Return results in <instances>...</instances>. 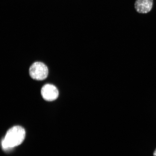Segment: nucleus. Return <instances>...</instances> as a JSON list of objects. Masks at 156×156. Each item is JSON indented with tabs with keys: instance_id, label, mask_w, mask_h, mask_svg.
Listing matches in <instances>:
<instances>
[{
	"instance_id": "obj_1",
	"label": "nucleus",
	"mask_w": 156,
	"mask_h": 156,
	"mask_svg": "<svg viewBox=\"0 0 156 156\" xmlns=\"http://www.w3.org/2000/svg\"><path fill=\"white\" fill-rule=\"evenodd\" d=\"M25 131L20 126H16L10 129L2 142L3 149L9 150L20 145L24 141Z\"/></svg>"
},
{
	"instance_id": "obj_2",
	"label": "nucleus",
	"mask_w": 156,
	"mask_h": 156,
	"mask_svg": "<svg viewBox=\"0 0 156 156\" xmlns=\"http://www.w3.org/2000/svg\"><path fill=\"white\" fill-rule=\"evenodd\" d=\"M31 77L36 80L42 81L47 77L48 68L45 64L41 62H36L30 66L29 70Z\"/></svg>"
},
{
	"instance_id": "obj_3",
	"label": "nucleus",
	"mask_w": 156,
	"mask_h": 156,
	"mask_svg": "<svg viewBox=\"0 0 156 156\" xmlns=\"http://www.w3.org/2000/svg\"><path fill=\"white\" fill-rule=\"evenodd\" d=\"M41 93L44 100L48 101L56 100L58 95V91L57 88L54 85L50 84H47L42 87Z\"/></svg>"
},
{
	"instance_id": "obj_4",
	"label": "nucleus",
	"mask_w": 156,
	"mask_h": 156,
	"mask_svg": "<svg viewBox=\"0 0 156 156\" xmlns=\"http://www.w3.org/2000/svg\"><path fill=\"white\" fill-rule=\"evenodd\" d=\"M153 0H136L134 8L137 12L147 13L153 8Z\"/></svg>"
},
{
	"instance_id": "obj_5",
	"label": "nucleus",
	"mask_w": 156,
	"mask_h": 156,
	"mask_svg": "<svg viewBox=\"0 0 156 156\" xmlns=\"http://www.w3.org/2000/svg\"><path fill=\"white\" fill-rule=\"evenodd\" d=\"M153 156H156V149H155L154 151V152Z\"/></svg>"
}]
</instances>
